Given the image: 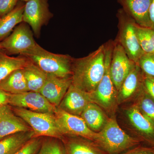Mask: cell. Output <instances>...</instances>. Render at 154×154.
I'll list each match as a JSON object with an SVG mask.
<instances>
[{
  "label": "cell",
  "instance_id": "6da1fadb",
  "mask_svg": "<svg viewBox=\"0 0 154 154\" xmlns=\"http://www.w3.org/2000/svg\"><path fill=\"white\" fill-rule=\"evenodd\" d=\"M105 57L104 44L87 56L72 58V84L87 93L94 92L105 73Z\"/></svg>",
  "mask_w": 154,
  "mask_h": 154
},
{
  "label": "cell",
  "instance_id": "7a4b0ae2",
  "mask_svg": "<svg viewBox=\"0 0 154 154\" xmlns=\"http://www.w3.org/2000/svg\"><path fill=\"white\" fill-rule=\"evenodd\" d=\"M94 142L107 154H121L142 143L122 129L114 115L109 117L104 128L97 133Z\"/></svg>",
  "mask_w": 154,
  "mask_h": 154
},
{
  "label": "cell",
  "instance_id": "3957f363",
  "mask_svg": "<svg viewBox=\"0 0 154 154\" xmlns=\"http://www.w3.org/2000/svg\"><path fill=\"white\" fill-rule=\"evenodd\" d=\"M105 47V73L96 90L90 94L92 102L100 106L111 116L114 115L118 104L116 90L110 77V69L113 47V41L109 40Z\"/></svg>",
  "mask_w": 154,
  "mask_h": 154
},
{
  "label": "cell",
  "instance_id": "277c9868",
  "mask_svg": "<svg viewBox=\"0 0 154 154\" xmlns=\"http://www.w3.org/2000/svg\"><path fill=\"white\" fill-rule=\"evenodd\" d=\"M22 56L47 74L61 78L72 76V58L69 55L52 53L37 44L34 49Z\"/></svg>",
  "mask_w": 154,
  "mask_h": 154
},
{
  "label": "cell",
  "instance_id": "5b68a950",
  "mask_svg": "<svg viewBox=\"0 0 154 154\" xmlns=\"http://www.w3.org/2000/svg\"><path fill=\"white\" fill-rule=\"evenodd\" d=\"M12 107L14 113L31 128L34 132V137H54L61 140L63 137L54 114L38 113L20 107Z\"/></svg>",
  "mask_w": 154,
  "mask_h": 154
},
{
  "label": "cell",
  "instance_id": "8992f818",
  "mask_svg": "<svg viewBox=\"0 0 154 154\" xmlns=\"http://www.w3.org/2000/svg\"><path fill=\"white\" fill-rule=\"evenodd\" d=\"M116 17L118 32L115 40L122 46L129 58L137 64L144 52L139 43L135 22L122 8L117 11Z\"/></svg>",
  "mask_w": 154,
  "mask_h": 154
},
{
  "label": "cell",
  "instance_id": "52a82bcc",
  "mask_svg": "<svg viewBox=\"0 0 154 154\" xmlns=\"http://www.w3.org/2000/svg\"><path fill=\"white\" fill-rule=\"evenodd\" d=\"M30 28L21 24L13 33L0 41V50L9 54H23L34 49L37 45Z\"/></svg>",
  "mask_w": 154,
  "mask_h": 154
},
{
  "label": "cell",
  "instance_id": "ba28073f",
  "mask_svg": "<svg viewBox=\"0 0 154 154\" xmlns=\"http://www.w3.org/2000/svg\"><path fill=\"white\" fill-rule=\"evenodd\" d=\"M125 114L134 137L146 146L154 148V123L143 115L134 104L128 107Z\"/></svg>",
  "mask_w": 154,
  "mask_h": 154
},
{
  "label": "cell",
  "instance_id": "9c48e42d",
  "mask_svg": "<svg viewBox=\"0 0 154 154\" xmlns=\"http://www.w3.org/2000/svg\"><path fill=\"white\" fill-rule=\"evenodd\" d=\"M54 114L64 136H79L95 140L97 133L90 129L81 116L67 113L58 107Z\"/></svg>",
  "mask_w": 154,
  "mask_h": 154
},
{
  "label": "cell",
  "instance_id": "30bf717a",
  "mask_svg": "<svg viewBox=\"0 0 154 154\" xmlns=\"http://www.w3.org/2000/svg\"><path fill=\"white\" fill-rule=\"evenodd\" d=\"M137 64L129 58L122 46L113 41L110 73L112 82L117 91Z\"/></svg>",
  "mask_w": 154,
  "mask_h": 154
},
{
  "label": "cell",
  "instance_id": "8fae6325",
  "mask_svg": "<svg viewBox=\"0 0 154 154\" xmlns=\"http://www.w3.org/2000/svg\"><path fill=\"white\" fill-rule=\"evenodd\" d=\"M8 105L33 112L53 114H54L57 108L40 93L33 91L17 94H9Z\"/></svg>",
  "mask_w": 154,
  "mask_h": 154
},
{
  "label": "cell",
  "instance_id": "7c38bea8",
  "mask_svg": "<svg viewBox=\"0 0 154 154\" xmlns=\"http://www.w3.org/2000/svg\"><path fill=\"white\" fill-rule=\"evenodd\" d=\"M51 17L48 0H29L25 4L23 21L31 26L36 36L40 33L42 25Z\"/></svg>",
  "mask_w": 154,
  "mask_h": 154
},
{
  "label": "cell",
  "instance_id": "4fadbf2b",
  "mask_svg": "<svg viewBox=\"0 0 154 154\" xmlns=\"http://www.w3.org/2000/svg\"><path fill=\"white\" fill-rule=\"evenodd\" d=\"M72 84V76L61 78L48 74L47 80L39 93L57 107Z\"/></svg>",
  "mask_w": 154,
  "mask_h": 154
},
{
  "label": "cell",
  "instance_id": "5bb4252c",
  "mask_svg": "<svg viewBox=\"0 0 154 154\" xmlns=\"http://www.w3.org/2000/svg\"><path fill=\"white\" fill-rule=\"evenodd\" d=\"M144 89L143 75L137 64L124 80L118 91L117 102L121 105L135 99Z\"/></svg>",
  "mask_w": 154,
  "mask_h": 154
},
{
  "label": "cell",
  "instance_id": "9a60e30c",
  "mask_svg": "<svg viewBox=\"0 0 154 154\" xmlns=\"http://www.w3.org/2000/svg\"><path fill=\"white\" fill-rule=\"evenodd\" d=\"M90 94L71 85L58 107L67 113L80 116L89 103Z\"/></svg>",
  "mask_w": 154,
  "mask_h": 154
},
{
  "label": "cell",
  "instance_id": "2e32d148",
  "mask_svg": "<svg viewBox=\"0 0 154 154\" xmlns=\"http://www.w3.org/2000/svg\"><path fill=\"white\" fill-rule=\"evenodd\" d=\"M31 130L29 125L14 113L11 105L0 107V140L16 133Z\"/></svg>",
  "mask_w": 154,
  "mask_h": 154
},
{
  "label": "cell",
  "instance_id": "e0dca14e",
  "mask_svg": "<svg viewBox=\"0 0 154 154\" xmlns=\"http://www.w3.org/2000/svg\"><path fill=\"white\" fill-rule=\"evenodd\" d=\"M122 8L137 25L151 28L149 9L152 0H118Z\"/></svg>",
  "mask_w": 154,
  "mask_h": 154
},
{
  "label": "cell",
  "instance_id": "ac0fdd59",
  "mask_svg": "<svg viewBox=\"0 0 154 154\" xmlns=\"http://www.w3.org/2000/svg\"><path fill=\"white\" fill-rule=\"evenodd\" d=\"M61 140L66 154H107L94 141L85 138L64 136Z\"/></svg>",
  "mask_w": 154,
  "mask_h": 154
},
{
  "label": "cell",
  "instance_id": "d6986e66",
  "mask_svg": "<svg viewBox=\"0 0 154 154\" xmlns=\"http://www.w3.org/2000/svg\"><path fill=\"white\" fill-rule=\"evenodd\" d=\"M106 113L99 105L91 102L86 106L80 116L90 129L98 133L104 128L109 119Z\"/></svg>",
  "mask_w": 154,
  "mask_h": 154
},
{
  "label": "cell",
  "instance_id": "ffe728a7",
  "mask_svg": "<svg viewBox=\"0 0 154 154\" xmlns=\"http://www.w3.org/2000/svg\"><path fill=\"white\" fill-rule=\"evenodd\" d=\"M33 130L16 133L0 140V154H15L32 138Z\"/></svg>",
  "mask_w": 154,
  "mask_h": 154
},
{
  "label": "cell",
  "instance_id": "44dd1931",
  "mask_svg": "<svg viewBox=\"0 0 154 154\" xmlns=\"http://www.w3.org/2000/svg\"><path fill=\"white\" fill-rule=\"evenodd\" d=\"M23 70L28 91L39 93L47 80V74L30 60Z\"/></svg>",
  "mask_w": 154,
  "mask_h": 154
},
{
  "label": "cell",
  "instance_id": "7402d4cb",
  "mask_svg": "<svg viewBox=\"0 0 154 154\" xmlns=\"http://www.w3.org/2000/svg\"><path fill=\"white\" fill-rule=\"evenodd\" d=\"M0 88L11 94H22L29 91L23 69L14 71L0 81Z\"/></svg>",
  "mask_w": 154,
  "mask_h": 154
},
{
  "label": "cell",
  "instance_id": "603a6c76",
  "mask_svg": "<svg viewBox=\"0 0 154 154\" xmlns=\"http://www.w3.org/2000/svg\"><path fill=\"white\" fill-rule=\"evenodd\" d=\"M25 5L17 4L14 10L0 19V41L9 36L16 25L23 21Z\"/></svg>",
  "mask_w": 154,
  "mask_h": 154
},
{
  "label": "cell",
  "instance_id": "cb8c5ba5",
  "mask_svg": "<svg viewBox=\"0 0 154 154\" xmlns=\"http://www.w3.org/2000/svg\"><path fill=\"white\" fill-rule=\"evenodd\" d=\"M29 61L25 56L12 57L0 50V81L14 71L24 68Z\"/></svg>",
  "mask_w": 154,
  "mask_h": 154
},
{
  "label": "cell",
  "instance_id": "d4e9b609",
  "mask_svg": "<svg viewBox=\"0 0 154 154\" xmlns=\"http://www.w3.org/2000/svg\"><path fill=\"white\" fill-rule=\"evenodd\" d=\"M134 104L141 113L154 123V99L145 91L144 88L135 99Z\"/></svg>",
  "mask_w": 154,
  "mask_h": 154
},
{
  "label": "cell",
  "instance_id": "484cf974",
  "mask_svg": "<svg viewBox=\"0 0 154 154\" xmlns=\"http://www.w3.org/2000/svg\"><path fill=\"white\" fill-rule=\"evenodd\" d=\"M37 154H66L61 140L45 137L42 139L41 147Z\"/></svg>",
  "mask_w": 154,
  "mask_h": 154
},
{
  "label": "cell",
  "instance_id": "4316f807",
  "mask_svg": "<svg viewBox=\"0 0 154 154\" xmlns=\"http://www.w3.org/2000/svg\"><path fill=\"white\" fill-rule=\"evenodd\" d=\"M137 64L144 75L154 79V54L144 53Z\"/></svg>",
  "mask_w": 154,
  "mask_h": 154
},
{
  "label": "cell",
  "instance_id": "83f0119b",
  "mask_svg": "<svg viewBox=\"0 0 154 154\" xmlns=\"http://www.w3.org/2000/svg\"><path fill=\"white\" fill-rule=\"evenodd\" d=\"M135 28L139 43L143 52L154 54V46L148 36L145 28L139 26L136 23Z\"/></svg>",
  "mask_w": 154,
  "mask_h": 154
},
{
  "label": "cell",
  "instance_id": "f1b7e54d",
  "mask_svg": "<svg viewBox=\"0 0 154 154\" xmlns=\"http://www.w3.org/2000/svg\"><path fill=\"white\" fill-rule=\"evenodd\" d=\"M42 137L32 138L15 154H37L42 143Z\"/></svg>",
  "mask_w": 154,
  "mask_h": 154
},
{
  "label": "cell",
  "instance_id": "f546056e",
  "mask_svg": "<svg viewBox=\"0 0 154 154\" xmlns=\"http://www.w3.org/2000/svg\"><path fill=\"white\" fill-rule=\"evenodd\" d=\"M19 0H0V17L2 18L15 8Z\"/></svg>",
  "mask_w": 154,
  "mask_h": 154
},
{
  "label": "cell",
  "instance_id": "4dcf8cb0",
  "mask_svg": "<svg viewBox=\"0 0 154 154\" xmlns=\"http://www.w3.org/2000/svg\"><path fill=\"white\" fill-rule=\"evenodd\" d=\"M121 154H154V148L141 144Z\"/></svg>",
  "mask_w": 154,
  "mask_h": 154
},
{
  "label": "cell",
  "instance_id": "1f68e13d",
  "mask_svg": "<svg viewBox=\"0 0 154 154\" xmlns=\"http://www.w3.org/2000/svg\"><path fill=\"white\" fill-rule=\"evenodd\" d=\"M143 86L145 91L154 99V79L143 75Z\"/></svg>",
  "mask_w": 154,
  "mask_h": 154
},
{
  "label": "cell",
  "instance_id": "d6a6232c",
  "mask_svg": "<svg viewBox=\"0 0 154 154\" xmlns=\"http://www.w3.org/2000/svg\"><path fill=\"white\" fill-rule=\"evenodd\" d=\"M9 94L0 88V107L8 104Z\"/></svg>",
  "mask_w": 154,
  "mask_h": 154
},
{
  "label": "cell",
  "instance_id": "836d02e7",
  "mask_svg": "<svg viewBox=\"0 0 154 154\" xmlns=\"http://www.w3.org/2000/svg\"><path fill=\"white\" fill-rule=\"evenodd\" d=\"M149 18L151 28L154 30V0H152L149 9Z\"/></svg>",
  "mask_w": 154,
  "mask_h": 154
},
{
  "label": "cell",
  "instance_id": "e575fe53",
  "mask_svg": "<svg viewBox=\"0 0 154 154\" xmlns=\"http://www.w3.org/2000/svg\"><path fill=\"white\" fill-rule=\"evenodd\" d=\"M145 30L152 44L154 46V30L151 28H145Z\"/></svg>",
  "mask_w": 154,
  "mask_h": 154
},
{
  "label": "cell",
  "instance_id": "d590c367",
  "mask_svg": "<svg viewBox=\"0 0 154 154\" xmlns=\"http://www.w3.org/2000/svg\"><path fill=\"white\" fill-rule=\"evenodd\" d=\"M21 1H23V2H27L28 1H29V0H21Z\"/></svg>",
  "mask_w": 154,
  "mask_h": 154
},
{
  "label": "cell",
  "instance_id": "8d00e7d4",
  "mask_svg": "<svg viewBox=\"0 0 154 154\" xmlns=\"http://www.w3.org/2000/svg\"><path fill=\"white\" fill-rule=\"evenodd\" d=\"M0 19H1V17H0Z\"/></svg>",
  "mask_w": 154,
  "mask_h": 154
}]
</instances>
